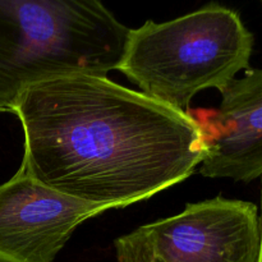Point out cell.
<instances>
[{
	"label": "cell",
	"instance_id": "1",
	"mask_svg": "<svg viewBox=\"0 0 262 262\" xmlns=\"http://www.w3.org/2000/svg\"><path fill=\"white\" fill-rule=\"evenodd\" d=\"M10 113L19 119V169L72 199L123 209L182 183L205 155L188 112L106 76L67 74L32 84Z\"/></svg>",
	"mask_w": 262,
	"mask_h": 262
},
{
	"label": "cell",
	"instance_id": "8",
	"mask_svg": "<svg viewBox=\"0 0 262 262\" xmlns=\"http://www.w3.org/2000/svg\"><path fill=\"white\" fill-rule=\"evenodd\" d=\"M257 262H262V183H261V215H260V245H258Z\"/></svg>",
	"mask_w": 262,
	"mask_h": 262
},
{
	"label": "cell",
	"instance_id": "5",
	"mask_svg": "<svg viewBox=\"0 0 262 262\" xmlns=\"http://www.w3.org/2000/svg\"><path fill=\"white\" fill-rule=\"evenodd\" d=\"M107 210L53 191L18 169L0 184V262H54L82 223Z\"/></svg>",
	"mask_w": 262,
	"mask_h": 262
},
{
	"label": "cell",
	"instance_id": "3",
	"mask_svg": "<svg viewBox=\"0 0 262 262\" xmlns=\"http://www.w3.org/2000/svg\"><path fill=\"white\" fill-rule=\"evenodd\" d=\"M255 37L241 15L211 3L186 15L156 23L146 20L128 31L115 71L155 101L188 112L199 92L222 94L250 69Z\"/></svg>",
	"mask_w": 262,
	"mask_h": 262
},
{
	"label": "cell",
	"instance_id": "7",
	"mask_svg": "<svg viewBox=\"0 0 262 262\" xmlns=\"http://www.w3.org/2000/svg\"><path fill=\"white\" fill-rule=\"evenodd\" d=\"M114 246L118 262H148L145 245L136 230L115 239Z\"/></svg>",
	"mask_w": 262,
	"mask_h": 262
},
{
	"label": "cell",
	"instance_id": "4",
	"mask_svg": "<svg viewBox=\"0 0 262 262\" xmlns=\"http://www.w3.org/2000/svg\"><path fill=\"white\" fill-rule=\"evenodd\" d=\"M148 262H257V206L217 196L137 228Z\"/></svg>",
	"mask_w": 262,
	"mask_h": 262
},
{
	"label": "cell",
	"instance_id": "6",
	"mask_svg": "<svg viewBox=\"0 0 262 262\" xmlns=\"http://www.w3.org/2000/svg\"><path fill=\"white\" fill-rule=\"evenodd\" d=\"M204 135L200 173L250 183L262 177V69H248L215 109L188 110Z\"/></svg>",
	"mask_w": 262,
	"mask_h": 262
},
{
	"label": "cell",
	"instance_id": "2",
	"mask_svg": "<svg viewBox=\"0 0 262 262\" xmlns=\"http://www.w3.org/2000/svg\"><path fill=\"white\" fill-rule=\"evenodd\" d=\"M128 31L100 2L0 0V113L45 79L106 76L119 66Z\"/></svg>",
	"mask_w": 262,
	"mask_h": 262
}]
</instances>
